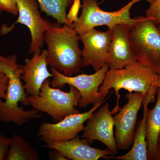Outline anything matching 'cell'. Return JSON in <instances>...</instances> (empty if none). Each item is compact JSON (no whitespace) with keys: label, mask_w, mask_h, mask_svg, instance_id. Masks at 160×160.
<instances>
[{"label":"cell","mask_w":160,"mask_h":160,"mask_svg":"<svg viewBox=\"0 0 160 160\" xmlns=\"http://www.w3.org/2000/svg\"><path fill=\"white\" fill-rule=\"evenodd\" d=\"M52 23L46 32L44 42L47 44V64L67 76L79 73L85 67L80 36L70 25Z\"/></svg>","instance_id":"cell-1"},{"label":"cell","mask_w":160,"mask_h":160,"mask_svg":"<svg viewBox=\"0 0 160 160\" xmlns=\"http://www.w3.org/2000/svg\"><path fill=\"white\" fill-rule=\"evenodd\" d=\"M0 71L8 78V85L5 101L0 99V123L11 122L20 126L31 119L40 118V112L36 109L25 110L18 106L20 102L29 106L28 95L22 82V67L18 64V58L12 54L7 57L0 54Z\"/></svg>","instance_id":"cell-2"},{"label":"cell","mask_w":160,"mask_h":160,"mask_svg":"<svg viewBox=\"0 0 160 160\" xmlns=\"http://www.w3.org/2000/svg\"><path fill=\"white\" fill-rule=\"evenodd\" d=\"M158 73L140 62L130 63L119 69H109L99 91L109 93V90L114 89L117 96L119 107L120 89H124L129 92H138L145 97L144 102H153L158 88Z\"/></svg>","instance_id":"cell-3"},{"label":"cell","mask_w":160,"mask_h":160,"mask_svg":"<svg viewBox=\"0 0 160 160\" xmlns=\"http://www.w3.org/2000/svg\"><path fill=\"white\" fill-rule=\"evenodd\" d=\"M50 85L51 82L47 79L41 86L38 95L28 96L29 106L49 115L55 122L69 115L79 113L76 107L78 106L81 95L76 88L69 85V91L65 92Z\"/></svg>","instance_id":"cell-4"},{"label":"cell","mask_w":160,"mask_h":160,"mask_svg":"<svg viewBox=\"0 0 160 160\" xmlns=\"http://www.w3.org/2000/svg\"><path fill=\"white\" fill-rule=\"evenodd\" d=\"M129 38L133 54L138 62L160 73V32L152 19L135 18Z\"/></svg>","instance_id":"cell-5"},{"label":"cell","mask_w":160,"mask_h":160,"mask_svg":"<svg viewBox=\"0 0 160 160\" xmlns=\"http://www.w3.org/2000/svg\"><path fill=\"white\" fill-rule=\"evenodd\" d=\"M142 1L150 4L154 0H131L122 9L113 12L100 9L98 0H82V14L71 26L80 36L98 26H106L109 29H112L118 24L133 25L136 18H130V9L135 4Z\"/></svg>","instance_id":"cell-6"},{"label":"cell","mask_w":160,"mask_h":160,"mask_svg":"<svg viewBox=\"0 0 160 160\" xmlns=\"http://www.w3.org/2000/svg\"><path fill=\"white\" fill-rule=\"evenodd\" d=\"M109 69V65L106 64L93 74H82L69 77L51 67L53 79L51 82V86L55 88H62L66 84L74 86L81 95L78 106L80 108H86L89 105H94L105 99L109 93L99 91L100 86Z\"/></svg>","instance_id":"cell-7"},{"label":"cell","mask_w":160,"mask_h":160,"mask_svg":"<svg viewBox=\"0 0 160 160\" xmlns=\"http://www.w3.org/2000/svg\"><path fill=\"white\" fill-rule=\"evenodd\" d=\"M17 6L18 12L17 21L10 27L2 26L0 34H7L18 23L25 25L29 28L31 34L29 52L33 53L42 48L45 32L51 27L52 23L41 16L39 10V5L37 0H17Z\"/></svg>","instance_id":"cell-8"},{"label":"cell","mask_w":160,"mask_h":160,"mask_svg":"<svg viewBox=\"0 0 160 160\" xmlns=\"http://www.w3.org/2000/svg\"><path fill=\"white\" fill-rule=\"evenodd\" d=\"M109 97L93 105L88 111L69 115L59 122L55 123L43 122L38 132L39 139L42 142H64L74 138L81 132L84 131V124L96 110Z\"/></svg>","instance_id":"cell-9"},{"label":"cell","mask_w":160,"mask_h":160,"mask_svg":"<svg viewBox=\"0 0 160 160\" xmlns=\"http://www.w3.org/2000/svg\"><path fill=\"white\" fill-rule=\"evenodd\" d=\"M126 97L128 102L113 117L118 149H127L132 145L138 114L145 100L144 96L138 92H129Z\"/></svg>","instance_id":"cell-10"},{"label":"cell","mask_w":160,"mask_h":160,"mask_svg":"<svg viewBox=\"0 0 160 160\" xmlns=\"http://www.w3.org/2000/svg\"><path fill=\"white\" fill-rule=\"evenodd\" d=\"M115 113L110 111L106 103L92 115L87 121L82 137L91 144L94 141L102 142L113 154H118V149L114 135V118Z\"/></svg>","instance_id":"cell-11"},{"label":"cell","mask_w":160,"mask_h":160,"mask_svg":"<svg viewBox=\"0 0 160 160\" xmlns=\"http://www.w3.org/2000/svg\"><path fill=\"white\" fill-rule=\"evenodd\" d=\"M79 36L84 45L82 56L84 66H91L96 72L108 64L112 29L102 32L94 28Z\"/></svg>","instance_id":"cell-12"},{"label":"cell","mask_w":160,"mask_h":160,"mask_svg":"<svg viewBox=\"0 0 160 160\" xmlns=\"http://www.w3.org/2000/svg\"><path fill=\"white\" fill-rule=\"evenodd\" d=\"M132 25L120 24L112 29L108 64L109 69H119L136 62L129 38Z\"/></svg>","instance_id":"cell-13"},{"label":"cell","mask_w":160,"mask_h":160,"mask_svg":"<svg viewBox=\"0 0 160 160\" xmlns=\"http://www.w3.org/2000/svg\"><path fill=\"white\" fill-rule=\"evenodd\" d=\"M47 49H38L33 52L32 58L25 60L22 67V79L24 88L29 95H38L41 87L47 79L53 77L48 71L47 62Z\"/></svg>","instance_id":"cell-14"},{"label":"cell","mask_w":160,"mask_h":160,"mask_svg":"<svg viewBox=\"0 0 160 160\" xmlns=\"http://www.w3.org/2000/svg\"><path fill=\"white\" fill-rule=\"evenodd\" d=\"M45 143V147L58 150L69 160H98L113 155L109 149L102 150L91 147L87 140L81 139L78 136L69 141Z\"/></svg>","instance_id":"cell-15"},{"label":"cell","mask_w":160,"mask_h":160,"mask_svg":"<svg viewBox=\"0 0 160 160\" xmlns=\"http://www.w3.org/2000/svg\"><path fill=\"white\" fill-rule=\"evenodd\" d=\"M149 104L148 102L143 103V118L138 124L135 131L132 147L129 152L122 156H106L104 158L118 160H148V146L146 141V120Z\"/></svg>","instance_id":"cell-16"},{"label":"cell","mask_w":160,"mask_h":160,"mask_svg":"<svg viewBox=\"0 0 160 160\" xmlns=\"http://www.w3.org/2000/svg\"><path fill=\"white\" fill-rule=\"evenodd\" d=\"M157 99L152 109L147 110L146 141L148 146V160H154L158 145L160 133V88L156 92Z\"/></svg>","instance_id":"cell-17"},{"label":"cell","mask_w":160,"mask_h":160,"mask_svg":"<svg viewBox=\"0 0 160 160\" xmlns=\"http://www.w3.org/2000/svg\"><path fill=\"white\" fill-rule=\"evenodd\" d=\"M6 160H39L38 152L25 138L15 134L10 138Z\"/></svg>","instance_id":"cell-18"},{"label":"cell","mask_w":160,"mask_h":160,"mask_svg":"<svg viewBox=\"0 0 160 160\" xmlns=\"http://www.w3.org/2000/svg\"><path fill=\"white\" fill-rule=\"evenodd\" d=\"M41 10L57 21L58 23L71 26L72 22L67 19L66 9L74 0H37Z\"/></svg>","instance_id":"cell-19"},{"label":"cell","mask_w":160,"mask_h":160,"mask_svg":"<svg viewBox=\"0 0 160 160\" xmlns=\"http://www.w3.org/2000/svg\"><path fill=\"white\" fill-rule=\"evenodd\" d=\"M146 10V17L152 19L156 24L160 21V0H154Z\"/></svg>","instance_id":"cell-20"},{"label":"cell","mask_w":160,"mask_h":160,"mask_svg":"<svg viewBox=\"0 0 160 160\" xmlns=\"http://www.w3.org/2000/svg\"><path fill=\"white\" fill-rule=\"evenodd\" d=\"M0 9L13 16L18 14L17 0H0Z\"/></svg>","instance_id":"cell-21"},{"label":"cell","mask_w":160,"mask_h":160,"mask_svg":"<svg viewBox=\"0 0 160 160\" xmlns=\"http://www.w3.org/2000/svg\"><path fill=\"white\" fill-rule=\"evenodd\" d=\"M10 142V138L0 133V160L6 159Z\"/></svg>","instance_id":"cell-22"},{"label":"cell","mask_w":160,"mask_h":160,"mask_svg":"<svg viewBox=\"0 0 160 160\" xmlns=\"http://www.w3.org/2000/svg\"><path fill=\"white\" fill-rule=\"evenodd\" d=\"M8 85V78L0 71V99H5L6 98Z\"/></svg>","instance_id":"cell-23"},{"label":"cell","mask_w":160,"mask_h":160,"mask_svg":"<svg viewBox=\"0 0 160 160\" xmlns=\"http://www.w3.org/2000/svg\"><path fill=\"white\" fill-rule=\"evenodd\" d=\"M49 151L48 153V157L51 160H68V158L65 157L61 152L56 149Z\"/></svg>","instance_id":"cell-24"},{"label":"cell","mask_w":160,"mask_h":160,"mask_svg":"<svg viewBox=\"0 0 160 160\" xmlns=\"http://www.w3.org/2000/svg\"><path fill=\"white\" fill-rule=\"evenodd\" d=\"M154 160H160V142H158L157 151L154 158Z\"/></svg>","instance_id":"cell-25"},{"label":"cell","mask_w":160,"mask_h":160,"mask_svg":"<svg viewBox=\"0 0 160 160\" xmlns=\"http://www.w3.org/2000/svg\"><path fill=\"white\" fill-rule=\"evenodd\" d=\"M157 27L159 31L160 32V21L159 22L158 24H157Z\"/></svg>","instance_id":"cell-26"},{"label":"cell","mask_w":160,"mask_h":160,"mask_svg":"<svg viewBox=\"0 0 160 160\" xmlns=\"http://www.w3.org/2000/svg\"><path fill=\"white\" fill-rule=\"evenodd\" d=\"M158 76L159 85L158 88H160V73H158Z\"/></svg>","instance_id":"cell-27"},{"label":"cell","mask_w":160,"mask_h":160,"mask_svg":"<svg viewBox=\"0 0 160 160\" xmlns=\"http://www.w3.org/2000/svg\"><path fill=\"white\" fill-rule=\"evenodd\" d=\"M158 142H160V133L159 135V136Z\"/></svg>","instance_id":"cell-28"},{"label":"cell","mask_w":160,"mask_h":160,"mask_svg":"<svg viewBox=\"0 0 160 160\" xmlns=\"http://www.w3.org/2000/svg\"><path fill=\"white\" fill-rule=\"evenodd\" d=\"M2 10H1V9H0V16H1V13H2Z\"/></svg>","instance_id":"cell-29"},{"label":"cell","mask_w":160,"mask_h":160,"mask_svg":"<svg viewBox=\"0 0 160 160\" xmlns=\"http://www.w3.org/2000/svg\"><path fill=\"white\" fill-rule=\"evenodd\" d=\"M105 1V0H103V1H102V2H101V3H102V2H104V1Z\"/></svg>","instance_id":"cell-30"}]
</instances>
